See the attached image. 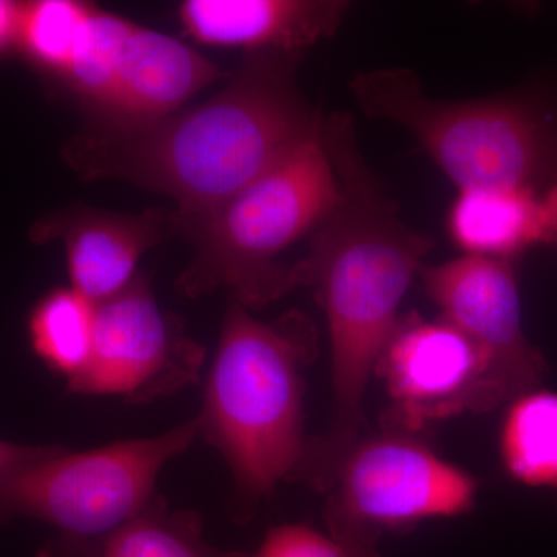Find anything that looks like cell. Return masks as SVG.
I'll return each mask as SVG.
<instances>
[{
	"mask_svg": "<svg viewBox=\"0 0 557 557\" xmlns=\"http://www.w3.org/2000/svg\"><path fill=\"white\" fill-rule=\"evenodd\" d=\"M203 361V347L186 335L182 319L161 309L138 274L98 304L89 364L67 391L143 405L196 384Z\"/></svg>",
	"mask_w": 557,
	"mask_h": 557,
	"instance_id": "obj_8",
	"label": "cell"
},
{
	"mask_svg": "<svg viewBox=\"0 0 557 557\" xmlns=\"http://www.w3.org/2000/svg\"><path fill=\"white\" fill-rule=\"evenodd\" d=\"M418 274L440 317L463 332L485 362L491 410L539 386L547 364L523 332L512 260L463 255Z\"/></svg>",
	"mask_w": 557,
	"mask_h": 557,
	"instance_id": "obj_9",
	"label": "cell"
},
{
	"mask_svg": "<svg viewBox=\"0 0 557 557\" xmlns=\"http://www.w3.org/2000/svg\"><path fill=\"white\" fill-rule=\"evenodd\" d=\"M498 450L509 479L557 496L556 392L533 388L509 403Z\"/></svg>",
	"mask_w": 557,
	"mask_h": 557,
	"instance_id": "obj_16",
	"label": "cell"
},
{
	"mask_svg": "<svg viewBox=\"0 0 557 557\" xmlns=\"http://www.w3.org/2000/svg\"><path fill=\"white\" fill-rule=\"evenodd\" d=\"M97 306L70 288L47 293L33 307L28 336L36 357L73 383L89 364Z\"/></svg>",
	"mask_w": 557,
	"mask_h": 557,
	"instance_id": "obj_17",
	"label": "cell"
},
{
	"mask_svg": "<svg viewBox=\"0 0 557 557\" xmlns=\"http://www.w3.org/2000/svg\"><path fill=\"white\" fill-rule=\"evenodd\" d=\"M199 437L196 418L157 437L124 440L46 456L0 475V525L25 518L49 523L58 537H98L137 518L159 497L163 468Z\"/></svg>",
	"mask_w": 557,
	"mask_h": 557,
	"instance_id": "obj_6",
	"label": "cell"
},
{
	"mask_svg": "<svg viewBox=\"0 0 557 557\" xmlns=\"http://www.w3.org/2000/svg\"><path fill=\"white\" fill-rule=\"evenodd\" d=\"M226 78L214 62L164 33L135 24L104 115L89 129H139L178 112L205 87Z\"/></svg>",
	"mask_w": 557,
	"mask_h": 557,
	"instance_id": "obj_12",
	"label": "cell"
},
{
	"mask_svg": "<svg viewBox=\"0 0 557 557\" xmlns=\"http://www.w3.org/2000/svg\"><path fill=\"white\" fill-rule=\"evenodd\" d=\"M299 60L249 53L203 104L139 129L81 132L64 159L83 178L123 180L170 197L175 231L186 234L321 127L296 83Z\"/></svg>",
	"mask_w": 557,
	"mask_h": 557,
	"instance_id": "obj_2",
	"label": "cell"
},
{
	"mask_svg": "<svg viewBox=\"0 0 557 557\" xmlns=\"http://www.w3.org/2000/svg\"><path fill=\"white\" fill-rule=\"evenodd\" d=\"M249 557H383L379 545L341 541L313 527L289 523L271 528L258 553Z\"/></svg>",
	"mask_w": 557,
	"mask_h": 557,
	"instance_id": "obj_20",
	"label": "cell"
},
{
	"mask_svg": "<svg viewBox=\"0 0 557 557\" xmlns=\"http://www.w3.org/2000/svg\"><path fill=\"white\" fill-rule=\"evenodd\" d=\"M348 11L339 0H186V35L214 47L249 53L299 54L338 30Z\"/></svg>",
	"mask_w": 557,
	"mask_h": 557,
	"instance_id": "obj_13",
	"label": "cell"
},
{
	"mask_svg": "<svg viewBox=\"0 0 557 557\" xmlns=\"http://www.w3.org/2000/svg\"><path fill=\"white\" fill-rule=\"evenodd\" d=\"M321 132L341 197L296 270L299 287L313 288L324 310L332 347V423L309 442L299 469V479L325 493L362 437L366 388L432 244L399 219L359 153L350 119L329 116Z\"/></svg>",
	"mask_w": 557,
	"mask_h": 557,
	"instance_id": "obj_1",
	"label": "cell"
},
{
	"mask_svg": "<svg viewBox=\"0 0 557 557\" xmlns=\"http://www.w3.org/2000/svg\"><path fill=\"white\" fill-rule=\"evenodd\" d=\"M449 236L465 256L512 260L553 240L544 196L530 188L458 190L449 209Z\"/></svg>",
	"mask_w": 557,
	"mask_h": 557,
	"instance_id": "obj_14",
	"label": "cell"
},
{
	"mask_svg": "<svg viewBox=\"0 0 557 557\" xmlns=\"http://www.w3.org/2000/svg\"><path fill=\"white\" fill-rule=\"evenodd\" d=\"M544 199L547 203L549 220H552L553 240H555L557 239V180L544 194Z\"/></svg>",
	"mask_w": 557,
	"mask_h": 557,
	"instance_id": "obj_23",
	"label": "cell"
},
{
	"mask_svg": "<svg viewBox=\"0 0 557 557\" xmlns=\"http://www.w3.org/2000/svg\"><path fill=\"white\" fill-rule=\"evenodd\" d=\"M348 86L369 116L410 132L458 190L557 180V127L525 101L437 100L409 69L368 70Z\"/></svg>",
	"mask_w": 557,
	"mask_h": 557,
	"instance_id": "obj_5",
	"label": "cell"
},
{
	"mask_svg": "<svg viewBox=\"0 0 557 557\" xmlns=\"http://www.w3.org/2000/svg\"><path fill=\"white\" fill-rule=\"evenodd\" d=\"M38 557H249L209 544L199 512L171 509L159 496L141 515L98 537L54 536Z\"/></svg>",
	"mask_w": 557,
	"mask_h": 557,
	"instance_id": "obj_15",
	"label": "cell"
},
{
	"mask_svg": "<svg viewBox=\"0 0 557 557\" xmlns=\"http://www.w3.org/2000/svg\"><path fill=\"white\" fill-rule=\"evenodd\" d=\"M89 10L90 3L76 0L22 3L17 49L36 69L64 79Z\"/></svg>",
	"mask_w": 557,
	"mask_h": 557,
	"instance_id": "obj_19",
	"label": "cell"
},
{
	"mask_svg": "<svg viewBox=\"0 0 557 557\" xmlns=\"http://www.w3.org/2000/svg\"><path fill=\"white\" fill-rule=\"evenodd\" d=\"M321 127L186 233L196 255L175 282L178 295L201 298L226 288L258 310L299 287L296 263L277 256L317 230L341 197Z\"/></svg>",
	"mask_w": 557,
	"mask_h": 557,
	"instance_id": "obj_4",
	"label": "cell"
},
{
	"mask_svg": "<svg viewBox=\"0 0 557 557\" xmlns=\"http://www.w3.org/2000/svg\"><path fill=\"white\" fill-rule=\"evenodd\" d=\"M317 355V325L306 314L263 322L231 298L196 420L233 471L236 519L249 520L278 482L298 478L309 448L306 370Z\"/></svg>",
	"mask_w": 557,
	"mask_h": 557,
	"instance_id": "obj_3",
	"label": "cell"
},
{
	"mask_svg": "<svg viewBox=\"0 0 557 557\" xmlns=\"http://www.w3.org/2000/svg\"><path fill=\"white\" fill-rule=\"evenodd\" d=\"M134 22L90 5L67 75L62 83L78 98L90 124L104 115L116 70Z\"/></svg>",
	"mask_w": 557,
	"mask_h": 557,
	"instance_id": "obj_18",
	"label": "cell"
},
{
	"mask_svg": "<svg viewBox=\"0 0 557 557\" xmlns=\"http://www.w3.org/2000/svg\"><path fill=\"white\" fill-rule=\"evenodd\" d=\"M54 446L21 445V443L7 442L0 438V475L13 469L46 456Z\"/></svg>",
	"mask_w": 557,
	"mask_h": 557,
	"instance_id": "obj_21",
	"label": "cell"
},
{
	"mask_svg": "<svg viewBox=\"0 0 557 557\" xmlns=\"http://www.w3.org/2000/svg\"><path fill=\"white\" fill-rule=\"evenodd\" d=\"M22 3L11 0H0V57L17 49Z\"/></svg>",
	"mask_w": 557,
	"mask_h": 557,
	"instance_id": "obj_22",
	"label": "cell"
},
{
	"mask_svg": "<svg viewBox=\"0 0 557 557\" xmlns=\"http://www.w3.org/2000/svg\"><path fill=\"white\" fill-rule=\"evenodd\" d=\"M174 230V212L116 214L76 207L40 220L33 237L64 240L70 287L98 306L123 292L138 276L143 255Z\"/></svg>",
	"mask_w": 557,
	"mask_h": 557,
	"instance_id": "obj_11",
	"label": "cell"
},
{
	"mask_svg": "<svg viewBox=\"0 0 557 557\" xmlns=\"http://www.w3.org/2000/svg\"><path fill=\"white\" fill-rule=\"evenodd\" d=\"M325 494L330 536L379 545L383 534L467 515L478 482L429 448L420 434L383 426L348 450Z\"/></svg>",
	"mask_w": 557,
	"mask_h": 557,
	"instance_id": "obj_7",
	"label": "cell"
},
{
	"mask_svg": "<svg viewBox=\"0 0 557 557\" xmlns=\"http://www.w3.org/2000/svg\"><path fill=\"white\" fill-rule=\"evenodd\" d=\"M376 373L392 399L383 426L420 434L435 421L491 412L485 362L445 318H399Z\"/></svg>",
	"mask_w": 557,
	"mask_h": 557,
	"instance_id": "obj_10",
	"label": "cell"
}]
</instances>
